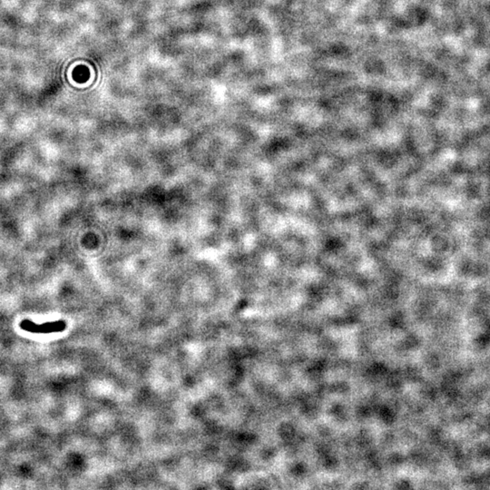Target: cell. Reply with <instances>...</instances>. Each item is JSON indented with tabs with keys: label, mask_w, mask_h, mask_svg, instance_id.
<instances>
[{
	"label": "cell",
	"mask_w": 490,
	"mask_h": 490,
	"mask_svg": "<svg viewBox=\"0 0 490 490\" xmlns=\"http://www.w3.org/2000/svg\"><path fill=\"white\" fill-rule=\"evenodd\" d=\"M20 328L31 333H55L64 331L66 329V322L64 321H49L43 324H36L30 320H24L20 322Z\"/></svg>",
	"instance_id": "obj_1"
}]
</instances>
